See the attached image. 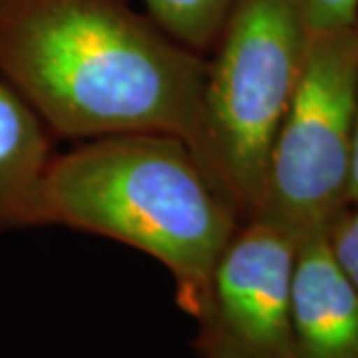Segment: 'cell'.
<instances>
[{"mask_svg": "<svg viewBox=\"0 0 358 358\" xmlns=\"http://www.w3.org/2000/svg\"><path fill=\"white\" fill-rule=\"evenodd\" d=\"M308 26L301 0H237L207 62L185 141L241 219L255 217L268 157L303 72Z\"/></svg>", "mask_w": 358, "mask_h": 358, "instance_id": "cell-3", "label": "cell"}, {"mask_svg": "<svg viewBox=\"0 0 358 358\" xmlns=\"http://www.w3.org/2000/svg\"><path fill=\"white\" fill-rule=\"evenodd\" d=\"M291 233L251 219L241 223L211 271L193 317L199 358H293Z\"/></svg>", "mask_w": 358, "mask_h": 358, "instance_id": "cell-5", "label": "cell"}, {"mask_svg": "<svg viewBox=\"0 0 358 358\" xmlns=\"http://www.w3.org/2000/svg\"><path fill=\"white\" fill-rule=\"evenodd\" d=\"M348 205H358V88L357 112H355V134H352V157H350V178H348Z\"/></svg>", "mask_w": 358, "mask_h": 358, "instance_id": "cell-11", "label": "cell"}, {"mask_svg": "<svg viewBox=\"0 0 358 358\" xmlns=\"http://www.w3.org/2000/svg\"><path fill=\"white\" fill-rule=\"evenodd\" d=\"M52 157L48 126L0 78V235L40 227V193Z\"/></svg>", "mask_w": 358, "mask_h": 358, "instance_id": "cell-7", "label": "cell"}, {"mask_svg": "<svg viewBox=\"0 0 358 358\" xmlns=\"http://www.w3.org/2000/svg\"><path fill=\"white\" fill-rule=\"evenodd\" d=\"M358 88V22L308 30L303 72L268 157L253 219L303 239L348 207Z\"/></svg>", "mask_w": 358, "mask_h": 358, "instance_id": "cell-4", "label": "cell"}, {"mask_svg": "<svg viewBox=\"0 0 358 358\" xmlns=\"http://www.w3.org/2000/svg\"><path fill=\"white\" fill-rule=\"evenodd\" d=\"M293 358H358V291L334 263L327 233L296 245Z\"/></svg>", "mask_w": 358, "mask_h": 358, "instance_id": "cell-6", "label": "cell"}, {"mask_svg": "<svg viewBox=\"0 0 358 358\" xmlns=\"http://www.w3.org/2000/svg\"><path fill=\"white\" fill-rule=\"evenodd\" d=\"M308 30H331L358 22V0H301Z\"/></svg>", "mask_w": 358, "mask_h": 358, "instance_id": "cell-10", "label": "cell"}, {"mask_svg": "<svg viewBox=\"0 0 358 358\" xmlns=\"http://www.w3.org/2000/svg\"><path fill=\"white\" fill-rule=\"evenodd\" d=\"M143 4L171 38L203 54L215 48L237 0H143Z\"/></svg>", "mask_w": 358, "mask_h": 358, "instance_id": "cell-8", "label": "cell"}, {"mask_svg": "<svg viewBox=\"0 0 358 358\" xmlns=\"http://www.w3.org/2000/svg\"><path fill=\"white\" fill-rule=\"evenodd\" d=\"M44 225L108 237L155 259L193 319L241 219L179 136L134 131L54 154L40 193Z\"/></svg>", "mask_w": 358, "mask_h": 358, "instance_id": "cell-2", "label": "cell"}, {"mask_svg": "<svg viewBox=\"0 0 358 358\" xmlns=\"http://www.w3.org/2000/svg\"><path fill=\"white\" fill-rule=\"evenodd\" d=\"M334 263L358 291V205H348L327 229Z\"/></svg>", "mask_w": 358, "mask_h": 358, "instance_id": "cell-9", "label": "cell"}, {"mask_svg": "<svg viewBox=\"0 0 358 358\" xmlns=\"http://www.w3.org/2000/svg\"><path fill=\"white\" fill-rule=\"evenodd\" d=\"M205 74L203 54L128 0H0V78L52 134L187 141Z\"/></svg>", "mask_w": 358, "mask_h": 358, "instance_id": "cell-1", "label": "cell"}]
</instances>
